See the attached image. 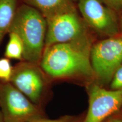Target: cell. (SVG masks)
<instances>
[{"label":"cell","mask_w":122,"mask_h":122,"mask_svg":"<svg viewBox=\"0 0 122 122\" xmlns=\"http://www.w3.org/2000/svg\"><path fill=\"white\" fill-rule=\"evenodd\" d=\"M91 47L86 36L76 41L45 47L40 62L41 67L53 78L91 77L94 75L90 58Z\"/></svg>","instance_id":"1"},{"label":"cell","mask_w":122,"mask_h":122,"mask_svg":"<svg viewBox=\"0 0 122 122\" xmlns=\"http://www.w3.org/2000/svg\"><path fill=\"white\" fill-rule=\"evenodd\" d=\"M46 28L45 18L37 9L24 4L16 10L8 32L16 33L22 40L23 58L26 62L40 63L45 48Z\"/></svg>","instance_id":"2"},{"label":"cell","mask_w":122,"mask_h":122,"mask_svg":"<svg viewBox=\"0 0 122 122\" xmlns=\"http://www.w3.org/2000/svg\"><path fill=\"white\" fill-rule=\"evenodd\" d=\"M0 109L5 122H30L44 118L40 106L10 82L0 81Z\"/></svg>","instance_id":"3"},{"label":"cell","mask_w":122,"mask_h":122,"mask_svg":"<svg viewBox=\"0 0 122 122\" xmlns=\"http://www.w3.org/2000/svg\"><path fill=\"white\" fill-rule=\"evenodd\" d=\"M92 67L101 80L108 83L114 72L122 65V36L108 37L91 47Z\"/></svg>","instance_id":"4"},{"label":"cell","mask_w":122,"mask_h":122,"mask_svg":"<svg viewBox=\"0 0 122 122\" xmlns=\"http://www.w3.org/2000/svg\"><path fill=\"white\" fill-rule=\"evenodd\" d=\"M45 19L47 28L45 48L56 44L76 41L86 36L85 27L75 7Z\"/></svg>","instance_id":"5"},{"label":"cell","mask_w":122,"mask_h":122,"mask_svg":"<svg viewBox=\"0 0 122 122\" xmlns=\"http://www.w3.org/2000/svg\"><path fill=\"white\" fill-rule=\"evenodd\" d=\"M10 83L35 104L40 106L45 96L46 81L36 64L24 62L13 68Z\"/></svg>","instance_id":"6"},{"label":"cell","mask_w":122,"mask_h":122,"mask_svg":"<svg viewBox=\"0 0 122 122\" xmlns=\"http://www.w3.org/2000/svg\"><path fill=\"white\" fill-rule=\"evenodd\" d=\"M78 7L85 22L99 34L118 36L119 27L114 10L100 0H78Z\"/></svg>","instance_id":"7"},{"label":"cell","mask_w":122,"mask_h":122,"mask_svg":"<svg viewBox=\"0 0 122 122\" xmlns=\"http://www.w3.org/2000/svg\"><path fill=\"white\" fill-rule=\"evenodd\" d=\"M122 105V89L109 90L92 85L89 89V109L84 122H102Z\"/></svg>","instance_id":"8"},{"label":"cell","mask_w":122,"mask_h":122,"mask_svg":"<svg viewBox=\"0 0 122 122\" xmlns=\"http://www.w3.org/2000/svg\"><path fill=\"white\" fill-rule=\"evenodd\" d=\"M46 19L56 14L74 7L72 0H26Z\"/></svg>","instance_id":"9"},{"label":"cell","mask_w":122,"mask_h":122,"mask_svg":"<svg viewBox=\"0 0 122 122\" xmlns=\"http://www.w3.org/2000/svg\"><path fill=\"white\" fill-rule=\"evenodd\" d=\"M16 7V0H0V42L8 32Z\"/></svg>","instance_id":"10"},{"label":"cell","mask_w":122,"mask_h":122,"mask_svg":"<svg viewBox=\"0 0 122 122\" xmlns=\"http://www.w3.org/2000/svg\"><path fill=\"white\" fill-rule=\"evenodd\" d=\"M9 40L6 48L5 56L8 59L21 60L23 56V44L20 38L14 32H9Z\"/></svg>","instance_id":"11"},{"label":"cell","mask_w":122,"mask_h":122,"mask_svg":"<svg viewBox=\"0 0 122 122\" xmlns=\"http://www.w3.org/2000/svg\"><path fill=\"white\" fill-rule=\"evenodd\" d=\"M13 67L9 59L7 58L0 59V81L3 82H10Z\"/></svg>","instance_id":"12"},{"label":"cell","mask_w":122,"mask_h":122,"mask_svg":"<svg viewBox=\"0 0 122 122\" xmlns=\"http://www.w3.org/2000/svg\"><path fill=\"white\" fill-rule=\"evenodd\" d=\"M111 81V88L112 90L122 89V65L116 70Z\"/></svg>","instance_id":"13"},{"label":"cell","mask_w":122,"mask_h":122,"mask_svg":"<svg viewBox=\"0 0 122 122\" xmlns=\"http://www.w3.org/2000/svg\"><path fill=\"white\" fill-rule=\"evenodd\" d=\"M100 1L113 10L118 11L122 9V0H100Z\"/></svg>","instance_id":"14"},{"label":"cell","mask_w":122,"mask_h":122,"mask_svg":"<svg viewBox=\"0 0 122 122\" xmlns=\"http://www.w3.org/2000/svg\"><path fill=\"white\" fill-rule=\"evenodd\" d=\"M30 122H74V121L70 118H63L54 120L42 118L35 120Z\"/></svg>","instance_id":"15"},{"label":"cell","mask_w":122,"mask_h":122,"mask_svg":"<svg viewBox=\"0 0 122 122\" xmlns=\"http://www.w3.org/2000/svg\"><path fill=\"white\" fill-rule=\"evenodd\" d=\"M107 122H122V120L119 118H115V119H112L110 120Z\"/></svg>","instance_id":"16"},{"label":"cell","mask_w":122,"mask_h":122,"mask_svg":"<svg viewBox=\"0 0 122 122\" xmlns=\"http://www.w3.org/2000/svg\"><path fill=\"white\" fill-rule=\"evenodd\" d=\"M0 122H5L4 120V118H3V115L1 112V109H0Z\"/></svg>","instance_id":"17"},{"label":"cell","mask_w":122,"mask_h":122,"mask_svg":"<svg viewBox=\"0 0 122 122\" xmlns=\"http://www.w3.org/2000/svg\"><path fill=\"white\" fill-rule=\"evenodd\" d=\"M121 24H122V22H121Z\"/></svg>","instance_id":"18"}]
</instances>
